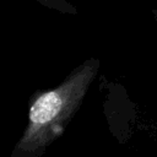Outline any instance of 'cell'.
Instances as JSON below:
<instances>
[{
    "mask_svg": "<svg viewBox=\"0 0 157 157\" xmlns=\"http://www.w3.org/2000/svg\"><path fill=\"white\" fill-rule=\"evenodd\" d=\"M40 5H43L47 9L55 10L60 13L65 15H77L78 10L67 0H36Z\"/></svg>",
    "mask_w": 157,
    "mask_h": 157,
    "instance_id": "cell-2",
    "label": "cell"
},
{
    "mask_svg": "<svg viewBox=\"0 0 157 157\" xmlns=\"http://www.w3.org/2000/svg\"><path fill=\"white\" fill-rule=\"evenodd\" d=\"M151 13H152V16H153L155 21L157 22V9H152V10H151Z\"/></svg>",
    "mask_w": 157,
    "mask_h": 157,
    "instance_id": "cell-3",
    "label": "cell"
},
{
    "mask_svg": "<svg viewBox=\"0 0 157 157\" xmlns=\"http://www.w3.org/2000/svg\"><path fill=\"white\" fill-rule=\"evenodd\" d=\"M99 67L98 58H88L54 88L36 91L28 102V123L10 156L42 157L80 110Z\"/></svg>",
    "mask_w": 157,
    "mask_h": 157,
    "instance_id": "cell-1",
    "label": "cell"
}]
</instances>
